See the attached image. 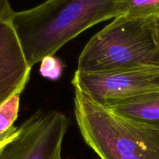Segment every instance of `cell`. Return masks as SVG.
<instances>
[{
  "mask_svg": "<svg viewBox=\"0 0 159 159\" xmlns=\"http://www.w3.org/2000/svg\"><path fill=\"white\" fill-rule=\"evenodd\" d=\"M20 91L0 106V135L5 134L15 128L14 123L18 117L20 96Z\"/></svg>",
  "mask_w": 159,
  "mask_h": 159,
  "instance_id": "9",
  "label": "cell"
},
{
  "mask_svg": "<svg viewBox=\"0 0 159 159\" xmlns=\"http://www.w3.org/2000/svg\"><path fill=\"white\" fill-rule=\"evenodd\" d=\"M153 30H154V29H153ZM154 38H155V43H156L157 48H158V50L159 51V34L158 33L155 32V30H154Z\"/></svg>",
  "mask_w": 159,
  "mask_h": 159,
  "instance_id": "13",
  "label": "cell"
},
{
  "mask_svg": "<svg viewBox=\"0 0 159 159\" xmlns=\"http://www.w3.org/2000/svg\"><path fill=\"white\" fill-rule=\"evenodd\" d=\"M125 12L124 0H49L14 12L12 23L32 69L87 29Z\"/></svg>",
  "mask_w": 159,
  "mask_h": 159,
  "instance_id": "1",
  "label": "cell"
},
{
  "mask_svg": "<svg viewBox=\"0 0 159 159\" xmlns=\"http://www.w3.org/2000/svg\"><path fill=\"white\" fill-rule=\"evenodd\" d=\"M154 20L120 16L95 34L82 50L76 71L98 72L142 66L159 67Z\"/></svg>",
  "mask_w": 159,
  "mask_h": 159,
  "instance_id": "3",
  "label": "cell"
},
{
  "mask_svg": "<svg viewBox=\"0 0 159 159\" xmlns=\"http://www.w3.org/2000/svg\"><path fill=\"white\" fill-rule=\"evenodd\" d=\"M69 120L58 111L40 110L20 126L18 135L3 148L0 159H61Z\"/></svg>",
  "mask_w": 159,
  "mask_h": 159,
  "instance_id": "5",
  "label": "cell"
},
{
  "mask_svg": "<svg viewBox=\"0 0 159 159\" xmlns=\"http://www.w3.org/2000/svg\"><path fill=\"white\" fill-rule=\"evenodd\" d=\"M116 159H159V152H147V153L139 154L129 157H123Z\"/></svg>",
  "mask_w": 159,
  "mask_h": 159,
  "instance_id": "12",
  "label": "cell"
},
{
  "mask_svg": "<svg viewBox=\"0 0 159 159\" xmlns=\"http://www.w3.org/2000/svg\"><path fill=\"white\" fill-rule=\"evenodd\" d=\"M121 116L159 129V91L105 104Z\"/></svg>",
  "mask_w": 159,
  "mask_h": 159,
  "instance_id": "7",
  "label": "cell"
},
{
  "mask_svg": "<svg viewBox=\"0 0 159 159\" xmlns=\"http://www.w3.org/2000/svg\"><path fill=\"white\" fill-rule=\"evenodd\" d=\"M75 115L85 142L101 159L159 152V129L114 113L75 88Z\"/></svg>",
  "mask_w": 159,
  "mask_h": 159,
  "instance_id": "2",
  "label": "cell"
},
{
  "mask_svg": "<svg viewBox=\"0 0 159 159\" xmlns=\"http://www.w3.org/2000/svg\"><path fill=\"white\" fill-rule=\"evenodd\" d=\"M64 65L54 55L48 56L40 61V73L43 77L51 81H57L61 76Z\"/></svg>",
  "mask_w": 159,
  "mask_h": 159,
  "instance_id": "10",
  "label": "cell"
},
{
  "mask_svg": "<svg viewBox=\"0 0 159 159\" xmlns=\"http://www.w3.org/2000/svg\"><path fill=\"white\" fill-rule=\"evenodd\" d=\"M71 83L75 88L105 105L158 92L159 67H134L98 72L76 71Z\"/></svg>",
  "mask_w": 159,
  "mask_h": 159,
  "instance_id": "4",
  "label": "cell"
},
{
  "mask_svg": "<svg viewBox=\"0 0 159 159\" xmlns=\"http://www.w3.org/2000/svg\"><path fill=\"white\" fill-rule=\"evenodd\" d=\"M125 16L154 21L159 18V0H124Z\"/></svg>",
  "mask_w": 159,
  "mask_h": 159,
  "instance_id": "8",
  "label": "cell"
},
{
  "mask_svg": "<svg viewBox=\"0 0 159 159\" xmlns=\"http://www.w3.org/2000/svg\"><path fill=\"white\" fill-rule=\"evenodd\" d=\"M19 132H20V128L16 127L13 130H11L9 133L0 135V155H1L3 148L18 135Z\"/></svg>",
  "mask_w": 159,
  "mask_h": 159,
  "instance_id": "11",
  "label": "cell"
},
{
  "mask_svg": "<svg viewBox=\"0 0 159 159\" xmlns=\"http://www.w3.org/2000/svg\"><path fill=\"white\" fill-rule=\"evenodd\" d=\"M14 12L9 2L0 0V106L23 91L30 77L12 23Z\"/></svg>",
  "mask_w": 159,
  "mask_h": 159,
  "instance_id": "6",
  "label": "cell"
},
{
  "mask_svg": "<svg viewBox=\"0 0 159 159\" xmlns=\"http://www.w3.org/2000/svg\"><path fill=\"white\" fill-rule=\"evenodd\" d=\"M153 29L155 32L158 33L159 34V18L157 19L153 23Z\"/></svg>",
  "mask_w": 159,
  "mask_h": 159,
  "instance_id": "14",
  "label": "cell"
}]
</instances>
